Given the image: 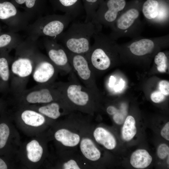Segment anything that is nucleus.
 Returning <instances> with one entry per match:
<instances>
[{"label": "nucleus", "instance_id": "nucleus-39", "mask_svg": "<svg viewBox=\"0 0 169 169\" xmlns=\"http://www.w3.org/2000/svg\"><path fill=\"white\" fill-rule=\"evenodd\" d=\"M169 155H168V158H167V164H169Z\"/></svg>", "mask_w": 169, "mask_h": 169}, {"label": "nucleus", "instance_id": "nucleus-30", "mask_svg": "<svg viewBox=\"0 0 169 169\" xmlns=\"http://www.w3.org/2000/svg\"><path fill=\"white\" fill-rule=\"evenodd\" d=\"M125 116L126 112L125 111L120 112L118 110L117 112L113 115V119L116 124L121 125L124 122Z\"/></svg>", "mask_w": 169, "mask_h": 169}, {"label": "nucleus", "instance_id": "nucleus-8", "mask_svg": "<svg viewBox=\"0 0 169 169\" xmlns=\"http://www.w3.org/2000/svg\"><path fill=\"white\" fill-rule=\"evenodd\" d=\"M168 0H146L142 4V12L150 25L165 28L169 24Z\"/></svg>", "mask_w": 169, "mask_h": 169}, {"label": "nucleus", "instance_id": "nucleus-4", "mask_svg": "<svg viewBox=\"0 0 169 169\" xmlns=\"http://www.w3.org/2000/svg\"><path fill=\"white\" fill-rule=\"evenodd\" d=\"M144 0H132L127 3L123 10L110 28L109 35L116 40L121 37L134 38L141 36L145 21L141 19L142 4Z\"/></svg>", "mask_w": 169, "mask_h": 169}, {"label": "nucleus", "instance_id": "nucleus-7", "mask_svg": "<svg viewBox=\"0 0 169 169\" xmlns=\"http://www.w3.org/2000/svg\"><path fill=\"white\" fill-rule=\"evenodd\" d=\"M54 83L46 85H37L14 95L19 107L44 104L64 100Z\"/></svg>", "mask_w": 169, "mask_h": 169}, {"label": "nucleus", "instance_id": "nucleus-11", "mask_svg": "<svg viewBox=\"0 0 169 169\" xmlns=\"http://www.w3.org/2000/svg\"><path fill=\"white\" fill-rule=\"evenodd\" d=\"M132 39L123 47L126 48L132 55L141 57L151 54L157 48L167 45L169 34L150 38L140 36Z\"/></svg>", "mask_w": 169, "mask_h": 169}, {"label": "nucleus", "instance_id": "nucleus-5", "mask_svg": "<svg viewBox=\"0 0 169 169\" xmlns=\"http://www.w3.org/2000/svg\"><path fill=\"white\" fill-rule=\"evenodd\" d=\"M73 20L66 14L43 16L30 23L24 31L27 37L33 40H38L41 37L54 39L62 33Z\"/></svg>", "mask_w": 169, "mask_h": 169}, {"label": "nucleus", "instance_id": "nucleus-6", "mask_svg": "<svg viewBox=\"0 0 169 169\" xmlns=\"http://www.w3.org/2000/svg\"><path fill=\"white\" fill-rule=\"evenodd\" d=\"M93 38L94 43L85 55L95 74L96 71H104L110 67L118 45L115 40L101 31L95 33Z\"/></svg>", "mask_w": 169, "mask_h": 169}, {"label": "nucleus", "instance_id": "nucleus-26", "mask_svg": "<svg viewBox=\"0 0 169 169\" xmlns=\"http://www.w3.org/2000/svg\"><path fill=\"white\" fill-rule=\"evenodd\" d=\"M58 9L70 16L74 20L82 14L78 7L79 0H58Z\"/></svg>", "mask_w": 169, "mask_h": 169}, {"label": "nucleus", "instance_id": "nucleus-23", "mask_svg": "<svg viewBox=\"0 0 169 169\" xmlns=\"http://www.w3.org/2000/svg\"><path fill=\"white\" fill-rule=\"evenodd\" d=\"M91 136L96 143L103 146L108 150H113L116 145V139L108 130L102 127L90 128Z\"/></svg>", "mask_w": 169, "mask_h": 169}, {"label": "nucleus", "instance_id": "nucleus-17", "mask_svg": "<svg viewBox=\"0 0 169 169\" xmlns=\"http://www.w3.org/2000/svg\"><path fill=\"white\" fill-rule=\"evenodd\" d=\"M39 112L49 120H55L61 117L67 115L74 111L64 100L41 105L27 106Z\"/></svg>", "mask_w": 169, "mask_h": 169}, {"label": "nucleus", "instance_id": "nucleus-40", "mask_svg": "<svg viewBox=\"0 0 169 169\" xmlns=\"http://www.w3.org/2000/svg\"><path fill=\"white\" fill-rule=\"evenodd\" d=\"M1 31H2V28H1V25H0V33L2 32Z\"/></svg>", "mask_w": 169, "mask_h": 169}, {"label": "nucleus", "instance_id": "nucleus-34", "mask_svg": "<svg viewBox=\"0 0 169 169\" xmlns=\"http://www.w3.org/2000/svg\"><path fill=\"white\" fill-rule=\"evenodd\" d=\"M0 156V169H7L10 167V165L7 160L8 157H2Z\"/></svg>", "mask_w": 169, "mask_h": 169}, {"label": "nucleus", "instance_id": "nucleus-24", "mask_svg": "<svg viewBox=\"0 0 169 169\" xmlns=\"http://www.w3.org/2000/svg\"><path fill=\"white\" fill-rule=\"evenodd\" d=\"M22 37L17 33L8 31L0 33V53L9 52L15 49L23 40Z\"/></svg>", "mask_w": 169, "mask_h": 169}, {"label": "nucleus", "instance_id": "nucleus-1", "mask_svg": "<svg viewBox=\"0 0 169 169\" xmlns=\"http://www.w3.org/2000/svg\"><path fill=\"white\" fill-rule=\"evenodd\" d=\"M37 41L27 37L15 49L10 67V90L14 95L26 89L40 50Z\"/></svg>", "mask_w": 169, "mask_h": 169}, {"label": "nucleus", "instance_id": "nucleus-25", "mask_svg": "<svg viewBox=\"0 0 169 169\" xmlns=\"http://www.w3.org/2000/svg\"><path fill=\"white\" fill-rule=\"evenodd\" d=\"M152 160V157L146 150L140 149L132 153L130 161L131 164L134 167L143 169L148 167Z\"/></svg>", "mask_w": 169, "mask_h": 169}, {"label": "nucleus", "instance_id": "nucleus-31", "mask_svg": "<svg viewBox=\"0 0 169 169\" xmlns=\"http://www.w3.org/2000/svg\"><path fill=\"white\" fill-rule=\"evenodd\" d=\"M151 98L153 102L159 103L165 100V96L161 91H156L151 94Z\"/></svg>", "mask_w": 169, "mask_h": 169}, {"label": "nucleus", "instance_id": "nucleus-38", "mask_svg": "<svg viewBox=\"0 0 169 169\" xmlns=\"http://www.w3.org/2000/svg\"><path fill=\"white\" fill-rule=\"evenodd\" d=\"M6 103L3 100L0 99V115L6 109Z\"/></svg>", "mask_w": 169, "mask_h": 169}, {"label": "nucleus", "instance_id": "nucleus-3", "mask_svg": "<svg viewBox=\"0 0 169 169\" xmlns=\"http://www.w3.org/2000/svg\"><path fill=\"white\" fill-rule=\"evenodd\" d=\"M102 26L92 21L73 22L67 30L55 38L68 51L85 55L89 51L93 35L101 31Z\"/></svg>", "mask_w": 169, "mask_h": 169}, {"label": "nucleus", "instance_id": "nucleus-20", "mask_svg": "<svg viewBox=\"0 0 169 169\" xmlns=\"http://www.w3.org/2000/svg\"><path fill=\"white\" fill-rule=\"evenodd\" d=\"M58 167L62 169H80L91 168L80 155L75 153L74 150H61Z\"/></svg>", "mask_w": 169, "mask_h": 169}, {"label": "nucleus", "instance_id": "nucleus-14", "mask_svg": "<svg viewBox=\"0 0 169 169\" xmlns=\"http://www.w3.org/2000/svg\"><path fill=\"white\" fill-rule=\"evenodd\" d=\"M59 72V69L48 57L39 51L32 75L38 85H46L53 84Z\"/></svg>", "mask_w": 169, "mask_h": 169}, {"label": "nucleus", "instance_id": "nucleus-33", "mask_svg": "<svg viewBox=\"0 0 169 169\" xmlns=\"http://www.w3.org/2000/svg\"><path fill=\"white\" fill-rule=\"evenodd\" d=\"M161 136L166 140H169V122H167L163 127L161 132Z\"/></svg>", "mask_w": 169, "mask_h": 169}, {"label": "nucleus", "instance_id": "nucleus-10", "mask_svg": "<svg viewBox=\"0 0 169 169\" xmlns=\"http://www.w3.org/2000/svg\"><path fill=\"white\" fill-rule=\"evenodd\" d=\"M0 20L7 25L9 31L17 33L24 31L30 23L31 19L12 3L4 1L0 3Z\"/></svg>", "mask_w": 169, "mask_h": 169}, {"label": "nucleus", "instance_id": "nucleus-22", "mask_svg": "<svg viewBox=\"0 0 169 169\" xmlns=\"http://www.w3.org/2000/svg\"><path fill=\"white\" fill-rule=\"evenodd\" d=\"M9 53H0V93L3 94L10 90V67L13 58Z\"/></svg>", "mask_w": 169, "mask_h": 169}, {"label": "nucleus", "instance_id": "nucleus-29", "mask_svg": "<svg viewBox=\"0 0 169 169\" xmlns=\"http://www.w3.org/2000/svg\"><path fill=\"white\" fill-rule=\"evenodd\" d=\"M169 148L165 144H162L158 146L157 150V154L159 158L164 159L169 155Z\"/></svg>", "mask_w": 169, "mask_h": 169}, {"label": "nucleus", "instance_id": "nucleus-32", "mask_svg": "<svg viewBox=\"0 0 169 169\" xmlns=\"http://www.w3.org/2000/svg\"><path fill=\"white\" fill-rule=\"evenodd\" d=\"M159 87L160 91L164 95H169V82L168 81L165 80L161 81L159 84Z\"/></svg>", "mask_w": 169, "mask_h": 169}, {"label": "nucleus", "instance_id": "nucleus-37", "mask_svg": "<svg viewBox=\"0 0 169 169\" xmlns=\"http://www.w3.org/2000/svg\"><path fill=\"white\" fill-rule=\"evenodd\" d=\"M116 79L114 76L111 75L109 78L108 85L110 88H112L115 84Z\"/></svg>", "mask_w": 169, "mask_h": 169}, {"label": "nucleus", "instance_id": "nucleus-19", "mask_svg": "<svg viewBox=\"0 0 169 169\" xmlns=\"http://www.w3.org/2000/svg\"><path fill=\"white\" fill-rule=\"evenodd\" d=\"M10 120L6 109L0 117V156H8L11 151L10 144L13 131Z\"/></svg>", "mask_w": 169, "mask_h": 169}, {"label": "nucleus", "instance_id": "nucleus-27", "mask_svg": "<svg viewBox=\"0 0 169 169\" xmlns=\"http://www.w3.org/2000/svg\"><path fill=\"white\" fill-rule=\"evenodd\" d=\"M136 121L132 116H128L124 122L122 130V136L123 139L126 141L131 140L136 133Z\"/></svg>", "mask_w": 169, "mask_h": 169}, {"label": "nucleus", "instance_id": "nucleus-21", "mask_svg": "<svg viewBox=\"0 0 169 169\" xmlns=\"http://www.w3.org/2000/svg\"><path fill=\"white\" fill-rule=\"evenodd\" d=\"M39 140L33 139L27 142L24 147L25 159L30 163H38L44 159L46 154L45 145Z\"/></svg>", "mask_w": 169, "mask_h": 169}, {"label": "nucleus", "instance_id": "nucleus-35", "mask_svg": "<svg viewBox=\"0 0 169 169\" xmlns=\"http://www.w3.org/2000/svg\"><path fill=\"white\" fill-rule=\"evenodd\" d=\"M118 110L115 107L112 105L108 106L106 109V112L110 115H113L117 112Z\"/></svg>", "mask_w": 169, "mask_h": 169}, {"label": "nucleus", "instance_id": "nucleus-9", "mask_svg": "<svg viewBox=\"0 0 169 169\" xmlns=\"http://www.w3.org/2000/svg\"><path fill=\"white\" fill-rule=\"evenodd\" d=\"M75 123L69 122L59 125L54 130L53 137L61 150H75L78 147L82 125Z\"/></svg>", "mask_w": 169, "mask_h": 169}, {"label": "nucleus", "instance_id": "nucleus-2", "mask_svg": "<svg viewBox=\"0 0 169 169\" xmlns=\"http://www.w3.org/2000/svg\"><path fill=\"white\" fill-rule=\"evenodd\" d=\"M67 82H54L66 103L73 111L93 115L96 110L97 94L79 82L73 72Z\"/></svg>", "mask_w": 169, "mask_h": 169}, {"label": "nucleus", "instance_id": "nucleus-15", "mask_svg": "<svg viewBox=\"0 0 169 169\" xmlns=\"http://www.w3.org/2000/svg\"><path fill=\"white\" fill-rule=\"evenodd\" d=\"M43 43L48 57L59 71L70 74L73 72L69 63L66 49L54 40L43 37Z\"/></svg>", "mask_w": 169, "mask_h": 169}, {"label": "nucleus", "instance_id": "nucleus-36", "mask_svg": "<svg viewBox=\"0 0 169 169\" xmlns=\"http://www.w3.org/2000/svg\"><path fill=\"white\" fill-rule=\"evenodd\" d=\"M124 86V82L123 80L121 79L119 84L114 85L112 88H113V90L117 92L121 90Z\"/></svg>", "mask_w": 169, "mask_h": 169}, {"label": "nucleus", "instance_id": "nucleus-28", "mask_svg": "<svg viewBox=\"0 0 169 169\" xmlns=\"http://www.w3.org/2000/svg\"><path fill=\"white\" fill-rule=\"evenodd\" d=\"M168 61V57L166 54L163 52H159L155 56V63L157 65L158 70L160 72H166Z\"/></svg>", "mask_w": 169, "mask_h": 169}, {"label": "nucleus", "instance_id": "nucleus-12", "mask_svg": "<svg viewBox=\"0 0 169 169\" xmlns=\"http://www.w3.org/2000/svg\"><path fill=\"white\" fill-rule=\"evenodd\" d=\"M66 50L69 63L76 76L83 85L97 94L95 74L85 55L74 54Z\"/></svg>", "mask_w": 169, "mask_h": 169}, {"label": "nucleus", "instance_id": "nucleus-13", "mask_svg": "<svg viewBox=\"0 0 169 169\" xmlns=\"http://www.w3.org/2000/svg\"><path fill=\"white\" fill-rule=\"evenodd\" d=\"M126 4V0H103L92 21L110 28Z\"/></svg>", "mask_w": 169, "mask_h": 169}, {"label": "nucleus", "instance_id": "nucleus-16", "mask_svg": "<svg viewBox=\"0 0 169 169\" xmlns=\"http://www.w3.org/2000/svg\"><path fill=\"white\" fill-rule=\"evenodd\" d=\"M90 128L82 125L81 138L78 147L82 159L91 168H93L94 163L100 159L101 153L91 136Z\"/></svg>", "mask_w": 169, "mask_h": 169}, {"label": "nucleus", "instance_id": "nucleus-18", "mask_svg": "<svg viewBox=\"0 0 169 169\" xmlns=\"http://www.w3.org/2000/svg\"><path fill=\"white\" fill-rule=\"evenodd\" d=\"M15 115L22 125L32 129L44 126L49 120L39 112L27 106L19 107Z\"/></svg>", "mask_w": 169, "mask_h": 169}]
</instances>
